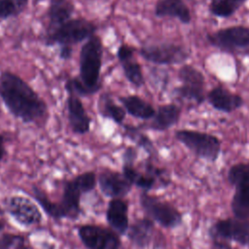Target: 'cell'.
Returning a JSON list of instances; mask_svg holds the SVG:
<instances>
[{"instance_id": "83f0119b", "label": "cell", "mask_w": 249, "mask_h": 249, "mask_svg": "<svg viewBox=\"0 0 249 249\" xmlns=\"http://www.w3.org/2000/svg\"><path fill=\"white\" fill-rule=\"evenodd\" d=\"M124 133L130 140L135 142L137 146L144 149L147 153L152 154L155 152V147L152 140L147 135L142 133L140 131V128H138L137 126L128 124L124 125Z\"/></svg>"}, {"instance_id": "277c9868", "label": "cell", "mask_w": 249, "mask_h": 249, "mask_svg": "<svg viewBox=\"0 0 249 249\" xmlns=\"http://www.w3.org/2000/svg\"><path fill=\"white\" fill-rule=\"evenodd\" d=\"M96 185V174L87 171L67 181L63 187L59 204L61 219H77L82 213L81 196L92 191Z\"/></svg>"}, {"instance_id": "30bf717a", "label": "cell", "mask_w": 249, "mask_h": 249, "mask_svg": "<svg viewBox=\"0 0 249 249\" xmlns=\"http://www.w3.org/2000/svg\"><path fill=\"white\" fill-rule=\"evenodd\" d=\"M8 213L21 226L32 227L42 221V213L35 202L23 196H12L5 200Z\"/></svg>"}, {"instance_id": "7a4b0ae2", "label": "cell", "mask_w": 249, "mask_h": 249, "mask_svg": "<svg viewBox=\"0 0 249 249\" xmlns=\"http://www.w3.org/2000/svg\"><path fill=\"white\" fill-rule=\"evenodd\" d=\"M103 45L98 35L88 39L81 48L79 57V79L92 93H96L102 87L100 71L102 67Z\"/></svg>"}, {"instance_id": "e575fe53", "label": "cell", "mask_w": 249, "mask_h": 249, "mask_svg": "<svg viewBox=\"0 0 249 249\" xmlns=\"http://www.w3.org/2000/svg\"><path fill=\"white\" fill-rule=\"evenodd\" d=\"M41 1H44V0H32V2H33L34 4H38V3L41 2ZM51 1H59V0H51Z\"/></svg>"}, {"instance_id": "4dcf8cb0", "label": "cell", "mask_w": 249, "mask_h": 249, "mask_svg": "<svg viewBox=\"0 0 249 249\" xmlns=\"http://www.w3.org/2000/svg\"><path fill=\"white\" fill-rule=\"evenodd\" d=\"M72 53H73L72 47H67V46L60 47V49H59V57L61 59H64V60L69 59L72 56Z\"/></svg>"}, {"instance_id": "484cf974", "label": "cell", "mask_w": 249, "mask_h": 249, "mask_svg": "<svg viewBox=\"0 0 249 249\" xmlns=\"http://www.w3.org/2000/svg\"><path fill=\"white\" fill-rule=\"evenodd\" d=\"M231 208L235 218L246 220L249 217V189H235Z\"/></svg>"}, {"instance_id": "ba28073f", "label": "cell", "mask_w": 249, "mask_h": 249, "mask_svg": "<svg viewBox=\"0 0 249 249\" xmlns=\"http://www.w3.org/2000/svg\"><path fill=\"white\" fill-rule=\"evenodd\" d=\"M140 204L148 217L165 229H174L182 224V214L171 203L143 192Z\"/></svg>"}, {"instance_id": "4316f807", "label": "cell", "mask_w": 249, "mask_h": 249, "mask_svg": "<svg viewBox=\"0 0 249 249\" xmlns=\"http://www.w3.org/2000/svg\"><path fill=\"white\" fill-rule=\"evenodd\" d=\"M178 78L183 85L205 88V77L203 73L191 64H183L179 68Z\"/></svg>"}, {"instance_id": "d590c367", "label": "cell", "mask_w": 249, "mask_h": 249, "mask_svg": "<svg viewBox=\"0 0 249 249\" xmlns=\"http://www.w3.org/2000/svg\"><path fill=\"white\" fill-rule=\"evenodd\" d=\"M0 214H3V210L0 208Z\"/></svg>"}, {"instance_id": "8fae6325", "label": "cell", "mask_w": 249, "mask_h": 249, "mask_svg": "<svg viewBox=\"0 0 249 249\" xmlns=\"http://www.w3.org/2000/svg\"><path fill=\"white\" fill-rule=\"evenodd\" d=\"M211 233L216 239L231 240L244 245L248 241L249 222L238 218L218 220L213 225Z\"/></svg>"}, {"instance_id": "3957f363", "label": "cell", "mask_w": 249, "mask_h": 249, "mask_svg": "<svg viewBox=\"0 0 249 249\" xmlns=\"http://www.w3.org/2000/svg\"><path fill=\"white\" fill-rule=\"evenodd\" d=\"M97 28L94 22L85 18H70L53 29H48L45 36V44L47 46L72 47L95 35Z\"/></svg>"}, {"instance_id": "1f68e13d", "label": "cell", "mask_w": 249, "mask_h": 249, "mask_svg": "<svg viewBox=\"0 0 249 249\" xmlns=\"http://www.w3.org/2000/svg\"><path fill=\"white\" fill-rule=\"evenodd\" d=\"M10 1L15 5L18 14H20L26 9L29 0H10Z\"/></svg>"}, {"instance_id": "4fadbf2b", "label": "cell", "mask_w": 249, "mask_h": 249, "mask_svg": "<svg viewBox=\"0 0 249 249\" xmlns=\"http://www.w3.org/2000/svg\"><path fill=\"white\" fill-rule=\"evenodd\" d=\"M206 99L215 110L226 114L238 110L244 104V99L241 95L221 85H217L207 91Z\"/></svg>"}, {"instance_id": "e0dca14e", "label": "cell", "mask_w": 249, "mask_h": 249, "mask_svg": "<svg viewBox=\"0 0 249 249\" xmlns=\"http://www.w3.org/2000/svg\"><path fill=\"white\" fill-rule=\"evenodd\" d=\"M181 114V108L175 103L160 105L156 109L154 118L146 127L155 131H165L179 123Z\"/></svg>"}, {"instance_id": "836d02e7", "label": "cell", "mask_w": 249, "mask_h": 249, "mask_svg": "<svg viewBox=\"0 0 249 249\" xmlns=\"http://www.w3.org/2000/svg\"><path fill=\"white\" fill-rule=\"evenodd\" d=\"M4 229H5V222H4V220L0 219V232H1Z\"/></svg>"}, {"instance_id": "5bb4252c", "label": "cell", "mask_w": 249, "mask_h": 249, "mask_svg": "<svg viewBox=\"0 0 249 249\" xmlns=\"http://www.w3.org/2000/svg\"><path fill=\"white\" fill-rule=\"evenodd\" d=\"M97 182L103 195L112 198H122L132 187V183L123 174L115 170H103L99 173Z\"/></svg>"}, {"instance_id": "f546056e", "label": "cell", "mask_w": 249, "mask_h": 249, "mask_svg": "<svg viewBox=\"0 0 249 249\" xmlns=\"http://www.w3.org/2000/svg\"><path fill=\"white\" fill-rule=\"evenodd\" d=\"M18 12L10 0H0V20L18 16Z\"/></svg>"}, {"instance_id": "d6986e66", "label": "cell", "mask_w": 249, "mask_h": 249, "mask_svg": "<svg viewBox=\"0 0 249 249\" xmlns=\"http://www.w3.org/2000/svg\"><path fill=\"white\" fill-rule=\"evenodd\" d=\"M118 99L124 108L126 114L135 119L149 121L152 120L156 114L154 106L137 94L123 95Z\"/></svg>"}, {"instance_id": "9c48e42d", "label": "cell", "mask_w": 249, "mask_h": 249, "mask_svg": "<svg viewBox=\"0 0 249 249\" xmlns=\"http://www.w3.org/2000/svg\"><path fill=\"white\" fill-rule=\"evenodd\" d=\"M78 235L87 249H119L121 240L117 232L96 225H83Z\"/></svg>"}, {"instance_id": "52a82bcc", "label": "cell", "mask_w": 249, "mask_h": 249, "mask_svg": "<svg viewBox=\"0 0 249 249\" xmlns=\"http://www.w3.org/2000/svg\"><path fill=\"white\" fill-rule=\"evenodd\" d=\"M138 52L145 60L156 65L180 64L185 62L191 54L185 46L169 42L144 45Z\"/></svg>"}, {"instance_id": "603a6c76", "label": "cell", "mask_w": 249, "mask_h": 249, "mask_svg": "<svg viewBox=\"0 0 249 249\" xmlns=\"http://www.w3.org/2000/svg\"><path fill=\"white\" fill-rule=\"evenodd\" d=\"M246 2L247 0H210L208 11L214 17L228 18L234 15Z\"/></svg>"}, {"instance_id": "8d00e7d4", "label": "cell", "mask_w": 249, "mask_h": 249, "mask_svg": "<svg viewBox=\"0 0 249 249\" xmlns=\"http://www.w3.org/2000/svg\"><path fill=\"white\" fill-rule=\"evenodd\" d=\"M247 242H248V245H249V236H248V241Z\"/></svg>"}, {"instance_id": "2e32d148", "label": "cell", "mask_w": 249, "mask_h": 249, "mask_svg": "<svg viewBox=\"0 0 249 249\" xmlns=\"http://www.w3.org/2000/svg\"><path fill=\"white\" fill-rule=\"evenodd\" d=\"M157 18H176L183 24L192 21V14L185 0H157L154 7Z\"/></svg>"}, {"instance_id": "7402d4cb", "label": "cell", "mask_w": 249, "mask_h": 249, "mask_svg": "<svg viewBox=\"0 0 249 249\" xmlns=\"http://www.w3.org/2000/svg\"><path fill=\"white\" fill-rule=\"evenodd\" d=\"M75 7L68 0L51 1L47 11L49 20L48 29H53L72 18Z\"/></svg>"}, {"instance_id": "ac0fdd59", "label": "cell", "mask_w": 249, "mask_h": 249, "mask_svg": "<svg viewBox=\"0 0 249 249\" xmlns=\"http://www.w3.org/2000/svg\"><path fill=\"white\" fill-rule=\"evenodd\" d=\"M106 220L118 234H124L128 230V205L123 198H112L106 210Z\"/></svg>"}, {"instance_id": "5b68a950", "label": "cell", "mask_w": 249, "mask_h": 249, "mask_svg": "<svg viewBox=\"0 0 249 249\" xmlns=\"http://www.w3.org/2000/svg\"><path fill=\"white\" fill-rule=\"evenodd\" d=\"M208 44L222 53L249 55V26L243 24L220 28L206 35Z\"/></svg>"}, {"instance_id": "8992f818", "label": "cell", "mask_w": 249, "mask_h": 249, "mask_svg": "<svg viewBox=\"0 0 249 249\" xmlns=\"http://www.w3.org/2000/svg\"><path fill=\"white\" fill-rule=\"evenodd\" d=\"M174 136L199 159L214 162L220 156L222 143L213 134L194 129H178L174 132Z\"/></svg>"}, {"instance_id": "9a60e30c", "label": "cell", "mask_w": 249, "mask_h": 249, "mask_svg": "<svg viewBox=\"0 0 249 249\" xmlns=\"http://www.w3.org/2000/svg\"><path fill=\"white\" fill-rule=\"evenodd\" d=\"M66 108L67 119L71 130L79 135L88 133L90 129L91 118L88 115L80 97L75 94L67 93Z\"/></svg>"}, {"instance_id": "d4e9b609", "label": "cell", "mask_w": 249, "mask_h": 249, "mask_svg": "<svg viewBox=\"0 0 249 249\" xmlns=\"http://www.w3.org/2000/svg\"><path fill=\"white\" fill-rule=\"evenodd\" d=\"M173 93L178 99L193 102L196 105L203 103L204 100L206 99L205 88L203 87L182 84L181 86L174 88Z\"/></svg>"}, {"instance_id": "cb8c5ba5", "label": "cell", "mask_w": 249, "mask_h": 249, "mask_svg": "<svg viewBox=\"0 0 249 249\" xmlns=\"http://www.w3.org/2000/svg\"><path fill=\"white\" fill-rule=\"evenodd\" d=\"M229 183L235 189H249V161L231 165L227 175Z\"/></svg>"}, {"instance_id": "6da1fadb", "label": "cell", "mask_w": 249, "mask_h": 249, "mask_svg": "<svg viewBox=\"0 0 249 249\" xmlns=\"http://www.w3.org/2000/svg\"><path fill=\"white\" fill-rule=\"evenodd\" d=\"M0 98L9 113L24 124L43 125L49 118V108L34 89L18 74L0 73Z\"/></svg>"}, {"instance_id": "44dd1931", "label": "cell", "mask_w": 249, "mask_h": 249, "mask_svg": "<svg viewBox=\"0 0 249 249\" xmlns=\"http://www.w3.org/2000/svg\"><path fill=\"white\" fill-rule=\"evenodd\" d=\"M97 111L102 118L110 120L120 125L124 124L126 116L124 108L117 104L109 92H103L98 97Z\"/></svg>"}, {"instance_id": "d6a6232c", "label": "cell", "mask_w": 249, "mask_h": 249, "mask_svg": "<svg viewBox=\"0 0 249 249\" xmlns=\"http://www.w3.org/2000/svg\"><path fill=\"white\" fill-rule=\"evenodd\" d=\"M5 136L4 134L0 133V162L2 161V160L4 159L5 155H6V147H5Z\"/></svg>"}, {"instance_id": "7c38bea8", "label": "cell", "mask_w": 249, "mask_h": 249, "mask_svg": "<svg viewBox=\"0 0 249 249\" xmlns=\"http://www.w3.org/2000/svg\"><path fill=\"white\" fill-rule=\"evenodd\" d=\"M135 52L133 47L123 43L118 47L117 58L127 82L135 88H141L145 85V78L141 64L134 57Z\"/></svg>"}, {"instance_id": "ffe728a7", "label": "cell", "mask_w": 249, "mask_h": 249, "mask_svg": "<svg viewBox=\"0 0 249 249\" xmlns=\"http://www.w3.org/2000/svg\"><path fill=\"white\" fill-rule=\"evenodd\" d=\"M154 231V223L150 218L135 221L127 230V236L137 248H145L151 241Z\"/></svg>"}, {"instance_id": "f1b7e54d", "label": "cell", "mask_w": 249, "mask_h": 249, "mask_svg": "<svg viewBox=\"0 0 249 249\" xmlns=\"http://www.w3.org/2000/svg\"><path fill=\"white\" fill-rule=\"evenodd\" d=\"M0 249H26L24 238L15 233H2L0 235Z\"/></svg>"}]
</instances>
